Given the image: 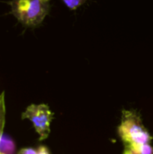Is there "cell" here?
Returning <instances> with one entry per match:
<instances>
[{
  "label": "cell",
  "instance_id": "1",
  "mask_svg": "<svg viewBox=\"0 0 153 154\" xmlns=\"http://www.w3.org/2000/svg\"><path fill=\"white\" fill-rule=\"evenodd\" d=\"M50 0H12L11 14L23 25H40L50 12Z\"/></svg>",
  "mask_w": 153,
  "mask_h": 154
},
{
  "label": "cell",
  "instance_id": "2",
  "mask_svg": "<svg viewBox=\"0 0 153 154\" xmlns=\"http://www.w3.org/2000/svg\"><path fill=\"white\" fill-rule=\"evenodd\" d=\"M118 134L125 145L150 143L152 140L139 115L130 110L123 111L122 120L118 127Z\"/></svg>",
  "mask_w": 153,
  "mask_h": 154
},
{
  "label": "cell",
  "instance_id": "3",
  "mask_svg": "<svg viewBox=\"0 0 153 154\" xmlns=\"http://www.w3.org/2000/svg\"><path fill=\"white\" fill-rule=\"evenodd\" d=\"M22 118L32 122L41 141L48 138L50 133V124L53 120V113L48 105H30L22 114Z\"/></svg>",
  "mask_w": 153,
  "mask_h": 154
},
{
  "label": "cell",
  "instance_id": "4",
  "mask_svg": "<svg viewBox=\"0 0 153 154\" xmlns=\"http://www.w3.org/2000/svg\"><path fill=\"white\" fill-rule=\"evenodd\" d=\"M123 154H153V147L150 143L125 145Z\"/></svg>",
  "mask_w": 153,
  "mask_h": 154
},
{
  "label": "cell",
  "instance_id": "5",
  "mask_svg": "<svg viewBox=\"0 0 153 154\" xmlns=\"http://www.w3.org/2000/svg\"><path fill=\"white\" fill-rule=\"evenodd\" d=\"M15 146L14 142L6 135L0 136V154H14Z\"/></svg>",
  "mask_w": 153,
  "mask_h": 154
},
{
  "label": "cell",
  "instance_id": "6",
  "mask_svg": "<svg viewBox=\"0 0 153 154\" xmlns=\"http://www.w3.org/2000/svg\"><path fill=\"white\" fill-rule=\"evenodd\" d=\"M5 93L0 94V136L3 134L5 126Z\"/></svg>",
  "mask_w": 153,
  "mask_h": 154
},
{
  "label": "cell",
  "instance_id": "7",
  "mask_svg": "<svg viewBox=\"0 0 153 154\" xmlns=\"http://www.w3.org/2000/svg\"><path fill=\"white\" fill-rule=\"evenodd\" d=\"M65 5L70 10H76L82 5H84L87 0H62Z\"/></svg>",
  "mask_w": 153,
  "mask_h": 154
},
{
  "label": "cell",
  "instance_id": "8",
  "mask_svg": "<svg viewBox=\"0 0 153 154\" xmlns=\"http://www.w3.org/2000/svg\"><path fill=\"white\" fill-rule=\"evenodd\" d=\"M18 154H37V151L32 148H23L19 151Z\"/></svg>",
  "mask_w": 153,
  "mask_h": 154
},
{
  "label": "cell",
  "instance_id": "9",
  "mask_svg": "<svg viewBox=\"0 0 153 154\" xmlns=\"http://www.w3.org/2000/svg\"><path fill=\"white\" fill-rule=\"evenodd\" d=\"M37 154H50L49 149L45 146H40L37 150Z\"/></svg>",
  "mask_w": 153,
  "mask_h": 154
}]
</instances>
